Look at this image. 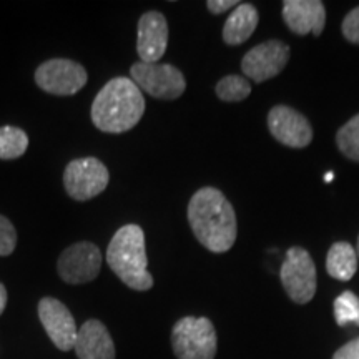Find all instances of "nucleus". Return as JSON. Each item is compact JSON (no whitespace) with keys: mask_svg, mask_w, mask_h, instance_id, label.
<instances>
[{"mask_svg":"<svg viewBox=\"0 0 359 359\" xmlns=\"http://www.w3.org/2000/svg\"><path fill=\"white\" fill-rule=\"evenodd\" d=\"M356 248L346 241H338L331 246L326 257V271L338 281H349L358 269Z\"/></svg>","mask_w":359,"mask_h":359,"instance_id":"17","label":"nucleus"},{"mask_svg":"<svg viewBox=\"0 0 359 359\" xmlns=\"http://www.w3.org/2000/svg\"><path fill=\"white\" fill-rule=\"evenodd\" d=\"M215 92L223 102H241L251 93V83L243 75H226L217 83Z\"/></svg>","mask_w":359,"mask_h":359,"instance_id":"19","label":"nucleus"},{"mask_svg":"<svg viewBox=\"0 0 359 359\" xmlns=\"http://www.w3.org/2000/svg\"><path fill=\"white\" fill-rule=\"evenodd\" d=\"M333 359H359V338L349 341L333 354Z\"/></svg>","mask_w":359,"mask_h":359,"instance_id":"24","label":"nucleus"},{"mask_svg":"<svg viewBox=\"0 0 359 359\" xmlns=\"http://www.w3.org/2000/svg\"><path fill=\"white\" fill-rule=\"evenodd\" d=\"M79 359H115V343L107 326L98 320L85 321L75 341Z\"/></svg>","mask_w":359,"mask_h":359,"instance_id":"15","label":"nucleus"},{"mask_svg":"<svg viewBox=\"0 0 359 359\" xmlns=\"http://www.w3.org/2000/svg\"><path fill=\"white\" fill-rule=\"evenodd\" d=\"M17 245V231L12 222L0 215V257H8Z\"/></svg>","mask_w":359,"mask_h":359,"instance_id":"22","label":"nucleus"},{"mask_svg":"<svg viewBox=\"0 0 359 359\" xmlns=\"http://www.w3.org/2000/svg\"><path fill=\"white\" fill-rule=\"evenodd\" d=\"M283 19L296 35H321L326 25L325 4L320 0H285Z\"/></svg>","mask_w":359,"mask_h":359,"instance_id":"14","label":"nucleus"},{"mask_svg":"<svg viewBox=\"0 0 359 359\" xmlns=\"http://www.w3.org/2000/svg\"><path fill=\"white\" fill-rule=\"evenodd\" d=\"M172 348L178 359H215L217 331L205 316H185L175 323Z\"/></svg>","mask_w":359,"mask_h":359,"instance_id":"4","label":"nucleus"},{"mask_svg":"<svg viewBox=\"0 0 359 359\" xmlns=\"http://www.w3.org/2000/svg\"><path fill=\"white\" fill-rule=\"evenodd\" d=\"M107 263L128 288L148 291L154 276L148 273L145 233L138 224H125L115 233L107 248Z\"/></svg>","mask_w":359,"mask_h":359,"instance_id":"3","label":"nucleus"},{"mask_svg":"<svg viewBox=\"0 0 359 359\" xmlns=\"http://www.w3.org/2000/svg\"><path fill=\"white\" fill-rule=\"evenodd\" d=\"M39 318L45 333L60 351H70L77 341V323L64 303L55 298H43L39 303Z\"/></svg>","mask_w":359,"mask_h":359,"instance_id":"11","label":"nucleus"},{"mask_svg":"<svg viewBox=\"0 0 359 359\" xmlns=\"http://www.w3.org/2000/svg\"><path fill=\"white\" fill-rule=\"evenodd\" d=\"M356 253H358V259H359V236H358V246H356Z\"/></svg>","mask_w":359,"mask_h":359,"instance_id":"28","label":"nucleus"},{"mask_svg":"<svg viewBox=\"0 0 359 359\" xmlns=\"http://www.w3.org/2000/svg\"><path fill=\"white\" fill-rule=\"evenodd\" d=\"M238 6H240V2H236V0H210V2H206L208 11L215 13V15L230 11V8H235Z\"/></svg>","mask_w":359,"mask_h":359,"instance_id":"25","label":"nucleus"},{"mask_svg":"<svg viewBox=\"0 0 359 359\" xmlns=\"http://www.w3.org/2000/svg\"><path fill=\"white\" fill-rule=\"evenodd\" d=\"M6 306H7V290H6V286L0 283V316H2Z\"/></svg>","mask_w":359,"mask_h":359,"instance_id":"26","label":"nucleus"},{"mask_svg":"<svg viewBox=\"0 0 359 359\" xmlns=\"http://www.w3.org/2000/svg\"><path fill=\"white\" fill-rule=\"evenodd\" d=\"M325 178H326V182H331V180H333V178H334V175H333V173H327Z\"/></svg>","mask_w":359,"mask_h":359,"instance_id":"27","label":"nucleus"},{"mask_svg":"<svg viewBox=\"0 0 359 359\" xmlns=\"http://www.w3.org/2000/svg\"><path fill=\"white\" fill-rule=\"evenodd\" d=\"M110 173L95 156L77 158L67 165L64 187L70 198L87 201L95 198L109 187Z\"/></svg>","mask_w":359,"mask_h":359,"instance_id":"7","label":"nucleus"},{"mask_svg":"<svg viewBox=\"0 0 359 359\" xmlns=\"http://www.w3.org/2000/svg\"><path fill=\"white\" fill-rule=\"evenodd\" d=\"M29 148V135L19 127H0V160H15Z\"/></svg>","mask_w":359,"mask_h":359,"instance_id":"18","label":"nucleus"},{"mask_svg":"<svg viewBox=\"0 0 359 359\" xmlns=\"http://www.w3.org/2000/svg\"><path fill=\"white\" fill-rule=\"evenodd\" d=\"M130 79L150 97L160 100H177L187 88L185 75L172 64L137 62L130 69Z\"/></svg>","mask_w":359,"mask_h":359,"instance_id":"5","label":"nucleus"},{"mask_svg":"<svg viewBox=\"0 0 359 359\" xmlns=\"http://www.w3.org/2000/svg\"><path fill=\"white\" fill-rule=\"evenodd\" d=\"M336 143L339 151L346 158L359 161V114L354 115L336 133Z\"/></svg>","mask_w":359,"mask_h":359,"instance_id":"20","label":"nucleus"},{"mask_svg":"<svg viewBox=\"0 0 359 359\" xmlns=\"http://www.w3.org/2000/svg\"><path fill=\"white\" fill-rule=\"evenodd\" d=\"M273 137L290 148H306L313 140V128L306 116L286 105H276L268 114Z\"/></svg>","mask_w":359,"mask_h":359,"instance_id":"12","label":"nucleus"},{"mask_svg":"<svg viewBox=\"0 0 359 359\" xmlns=\"http://www.w3.org/2000/svg\"><path fill=\"white\" fill-rule=\"evenodd\" d=\"M88 80L83 65L69 58H52L43 62L35 72V83L43 92L57 97H70L79 93Z\"/></svg>","mask_w":359,"mask_h":359,"instance_id":"8","label":"nucleus"},{"mask_svg":"<svg viewBox=\"0 0 359 359\" xmlns=\"http://www.w3.org/2000/svg\"><path fill=\"white\" fill-rule=\"evenodd\" d=\"M341 30H343L344 39H346L348 42L359 45V7L353 8V11L344 17Z\"/></svg>","mask_w":359,"mask_h":359,"instance_id":"23","label":"nucleus"},{"mask_svg":"<svg viewBox=\"0 0 359 359\" xmlns=\"http://www.w3.org/2000/svg\"><path fill=\"white\" fill-rule=\"evenodd\" d=\"M258 11L251 4H240L233 8L223 25V40L226 45H241L253 35L258 27Z\"/></svg>","mask_w":359,"mask_h":359,"instance_id":"16","label":"nucleus"},{"mask_svg":"<svg viewBox=\"0 0 359 359\" xmlns=\"http://www.w3.org/2000/svg\"><path fill=\"white\" fill-rule=\"evenodd\" d=\"M334 318L338 326H359V298L353 291H344L336 298Z\"/></svg>","mask_w":359,"mask_h":359,"instance_id":"21","label":"nucleus"},{"mask_svg":"<svg viewBox=\"0 0 359 359\" xmlns=\"http://www.w3.org/2000/svg\"><path fill=\"white\" fill-rule=\"evenodd\" d=\"M290 60V47L280 40H268L246 52L241 60V70L246 77L255 83L266 82V80L280 75Z\"/></svg>","mask_w":359,"mask_h":359,"instance_id":"10","label":"nucleus"},{"mask_svg":"<svg viewBox=\"0 0 359 359\" xmlns=\"http://www.w3.org/2000/svg\"><path fill=\"white\" fill-rule=\"evenodd\" d=\"M145 114V97L130 77L111 79L92 103V122L100 132L125 133Z\"/></svg>","mask_w":359,"mask_h":359,"instance_id":"2","label":"nucleus"},{"mask_svg":"<svg viewBox=\"0 0 359 359\" xmlns=\"http://www.w3.org/2000/svg\"><path fill=\"white\" fill-rule=\"evenodd\" d=\"M280 278L283 288L294 303L306 304L316 294V266L311 255L304 248L293 246L288 250L281 264Z\"/></svg>","mask_w":359,"mask_h":359,"instance_id":"6","label":"nucleus"},{"mask_svg":"<svg viewBox=\"0 0 359 359\" xmlns=\"http://www.w3.org/2000/svg\"><path fill=\"white\" fill-rule=\"evenodd\" d=\"M168 45V22L163 13L150 11L143 13L138 20V39L137 52L140 62L158 64L165 55Z\"/></svg>","mask_w":359,"mask_h":359,"instance_id":"13","label":"nucleus"},{"mask_svg":"<svg viewBox=\"0 0 359 359\" xmlns=\"http://www.w3.org/2000/svg\"><path fill=\"white\" fill-rule=\"evenodd\" d=\"M188 223L196 240L213 253H226L235 245L238 233L235 208L217 188L205 187L191 196Z\"/></svg>","mask_w":359,"mask_h":359,"instance_id":"1","label":"nucleus"},{"mask_svg":"<svg viewBox=\"0 0 359 359\" xmlns=\"http://www.w3.org/2000/svg\"><path fill=\"white\" fill-rule=\"evenodd\" d=\"M102 262V251L97 245L90 241H80L62 251L57 263V271L67 285H83L98 276Z\"/></svg>","mask_w":359,"mask_h":359,"instance_id":"9","label":"nucleus"}]
</instances>
